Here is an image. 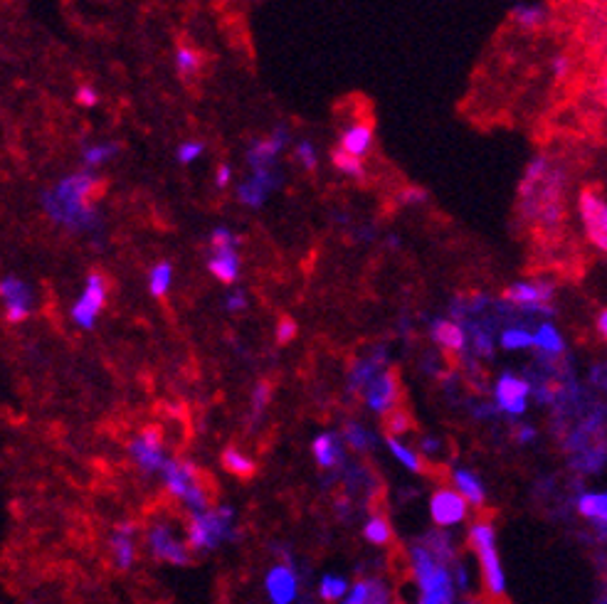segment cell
I'll use <instances>...</instances> for the list:
<instances>
[{"label":"cell","mask_w":607,"mask_h":604,"mask_svg":"<svg viewBox=\"0 0 607 604\" xmlns=\"http://www.w3.org/2000/svg\"><path fill=\"white\" fill-rule=\"evenodd\" d=\"M346 604H380L388 602V590L376 580H358L343 597Z\"/></svg>","instance_id":"d4e9b609"},{"label":"cell","mask_w":607,"mask_h":604,"mask_svg":"<svg viewBox=\"0 0 607 604\" xmlns=\"http://www.w3.org/2000/svg\"><path fill=\"white\" fill-rule=\"evenodd\" d=\"M533 348L538 351V356L556 360L566 356V336L561 333V328L551 321H541L533 331Z\"/></svg>","instance_id":"2e32d148"},{"label":"cell","mask_w":607,"mask_h":604,"mask_svg":"<svg viewBox=\"0 0 607 604\" xmlns=\"http://www.w3.org/2000/svg\"><path fill=\"white\" fill-rule=\"evenodd\" d=\"M183 503H186L190 511H205L208 508V494H205V486L200 484V479H195L190 484L186 496H183Z\"/></svg>","instance_id":"74e56055"},{"label":"cell","mask_w":607,"mask_h":604,"mask_svg":"<svg viewBox=\"0 0 607 604\" xmlns=\"http://www.w3.org/2000/svg\"><path fill=\"white\" fill-rule=\"evenodd\" d=\"M595 331H598V336L603 338V341H607V309L595 316Z\"/></svg>","instance_id":"db71d44e"},{"label":"cell","mask_w":607,"mask_h":604,"mask_svg":"<svg viewBox=\"0 0 607 604\" xmlns=\"http://www.w3.org/2000/svg\"><path fill=\"white\" fill-rule=\"evenodd\" d=\"M363 535H366L368 543L385 545V543H390V538H393V531H390L388 521H385L383 516H373L371 521L363 526Z\"/></svg>","instance_id":"836d02e7"},{"label":"cell","mask_w":607,"mask_h":604,"mask_svg":"<svg viewBox=\"0 0 607 604\" xmlns=\"http://www.w3.org/2000/svg\"><path fill=\"white\" fill-rule=\"evenodd\" d=\"M146 540H149V550L156 560H166V563L173 565H188L190 545H183L168 526H161V523L153 526L149 535H146Z\"/></svg>","instance_id":"8fae6325"},{"label":"cell","mask_w":607,"mask_h":604,"mask_svg":"<svg viewBox=\"0 0 607 604\" xmlns=\"http://www.w3.org/2000/svg\"><path fill=\"white\" fill-rule=\"evenodd\" d=\"M331 161H334L336 171H341L343 176H351V178H363L366 176V171H363V158L353 156V153L343 151L339 146L334 153H331Z\"/></svg>","instance_id":"1f68e13d"},{"label":"cell","mask_w":607,"mask_h":604,"mask_svg":"<svg viewBox=\"0 0 607 604\" xmlns=\"http://www.w3.org/2000/svg\"><path fill=\"white\" fill-rule=\"evenodd\" d=\"M287 141H289L287 131L277 129L272 136H267V139L255 141V146H252L250 153H247V161H250L252 168L274 166V161H277V156L282 153L284 143Z\"/></svg>","instance_id":"d6986e66"},{"label":"cell","mask_w":607,"mask_h":604,"mask_svg":"<svg viewBox=\"0 0 607 604\" xmlns=\"http://www.w3.org/2000/svg\"><path fill=\"white\" fill-rule=\"evenodd\" d=\"M511 20L524 30H536L546 20V10L536 3H519L511 10Z\"/></svg>","instance_id":"4316f807"},{"label":"cell","mask_w":607,"mask_h":604,"mask_svg":"<svg viewBox=\"0 0 607 604\" xmlns=\"http://www.w3.org/2000/svg\"><path fill=\"white\" fill-rule=\"evenodd\" d=\"M385 442H388L390 454H393V457L398 459V462L403 464L405 469H408V471H413V474H420V471H422L420 457H418V454L413 452V449H408V447H405V444L400 442V437H395V434H388V439H385Z\"/></svg>","instance_id":"4dcf8cb0"},{"label":"cell","mask_w":607,"mask_h":604,"mask_svg":"<svg viewBox=\"0 0 607 604\" xmlns=\"http://www.w3.org/2000/svg\"><path fill=\"white\" fill-rule=\"evenodd\" d=\"M235 511L230 506H220L215 511H193L188 523V545L190 550H213L220 540L230 535V523Z\"/></svg>","instance_id":"277c9868"},{"label":"cell","mask_w":607,"mask_h":604,"mask_svg":"<svg viewBox=\"0 0 607 604\" xmlns=\"http://www.w3.org/2000/svg\"><path fill=\"white\" fill-rule=\"evenodd\" d=\"M225 304H228V311H232V314H237V311H245L247 309L245 291H235V294H230Z\"/></svg>","instance_id":"f907efd6"},{"label":"cell","mask_w":607,"mask_h":604,"mask_svg":"<svg viewBox=\"0 0 607 604\" xmlns=\"http://www.w3.org/2000/svg\"><path fill=\"white\" fill-rule=\"evenodd\" d=\"M230 180H232V168L228 166V163L218 166V173H215V185H218V188H228Z\"/></svg>","instance_id":"f5cc1de1"},{"label":"cell","mask_w":607,"mask_h":604,"mask_svg":"<svg viewBox=\"0 0 607 604\" xmlns=\"http://www.w3.org/2000/svg\"><path fill=\"white\" fill-rule=\"evenodd\" d=\"M469 506H472V503L459 494L457 489L435 491L430 498L432 521H435L440 528L459 526L462 521H467Z\"/></svg>","instance_id":"30bf717a"},{"label":"cell","mask_w":607,"mask_h":604,"mask_svg":"<svg viewBox=\"0 0 607 604\" xmlns=\"http://www.w3.org/2000/svg\"><path fill=\"white\" fill-rule=\"evenodd\" d=\"M75 99H77L79 107L94 109V107H97V104H99V92L92 87V84H82V87L77 89Z\"/></svg>","instance_id":"f6af8a7d"},{"label":"cell","mask_w":607,"mask_h":604,"mask_svg":"<svg viewBox=\"0 0 607 604\" xmlns=\"http://www.w3.org/2000/svg\"><path fill=\"white\" fill-rule=\"evenodd\" d=\"M311 452H314L316 464H319L321 469H334L343 459V449L339 444V437H336L334 432L319 434V437L314 439V444H311Z\"/></svg>","instance_id":"603a6c76"},{"label":"cell","mask_w":607,"mask_h":604,"mask_svg":"<svg viewBox=\"0 0 607 604\" xmlns=\"http://www.w3.org/2000/svg\"><path fill=\"white\" fill-rule=\"evenodd\" d=\"M0 296L5 304H30V289L15 277H5L0 284Z\"/></svg>","instance_id":"d6a6232c"},{"label":"cell","mask_w":607,"mask_h":604,"mask_svg":"<svg viewBox=\"0 0 607 604\" xmlns=\"http://www.w3.org/2000/svg\"><path fill=\"white\" fill-rule=\"evenodd\" d=\"M499 346L509 353L529 351V348H533V331H529V328H521V326L504 328L499 336Z\"/></svg>","instance_id":"484cf974"},{"label":"cell","mask_w":607,"mask_h":604,"mask_svg":"<svg viewBox=\"0 0 607 604\" xmlns=\"http://www.w3.org/2000/svg\"><path fill=\"white\" fill-rule=\"evenodd\" d=\"M265 590L274 604H289L297 597V575L289 565H277L267 572Z\"/></svg>","instance_id":"9a60e30c"},{"label":"cell","mask_w":607,"mask_h":604,"mask_svg":"<svg viewBox=\"0 0 607 604\" xmlns=\"http://www.w3.org/2000/svg\"><path fill=\"white\" fill-rule=\"evenodd\" d=\"M240 245V237L232 235L228 227H218V230H213V235H210V247L213 249H230Z\"/></svg>","instance_id":"ab89813d"},{"label":"cell","mask_w":607,"mask_h":604,"mask_svg":"<svg viewBox=\"0 0 607 604\" xmlns=\"http://www.w3.org/2000/svg\"><path fill=\"white\" fill-rule=\"evenodd\" d=\"M346 592H348V582L339 575H326L319 585L321 600L326 602H339L346 597Z\"/></svg>","instance_id":"e575fe53"},{"label":"cell","mask_w":607,"mask_h":604,"mask_svg":"<svg viewBox=\"0 0 607 604\" xmlns=\"http://www.w3.org/2000/svg\"><path fill=\"white\" fill-rule=\"evenodd\" d=\"M413 575L420 585L422 604H450L455 602V577H452L447 560L437 558L430 545L413 548Z\"/></svg>","instance_id":"7a4b0ae2"},{"label":"cell","mask_w":607,"mask_h":604,"mask_svg":"<svg viewBox=\"0 0 607 604\" xmlns=\"http://www.w3.org/2000/svg\"><path fill=\"white\" fill-rule=\"evenodd\" d=\"M506 304L526 311V314L551 316L553 301H556V284L546 279H521V282L509 284L504 289Z\"/></svg>","instance_id":"5b68a950"},{"label":"cell","mask_w":607,"mask_h":604,"mask_svg":"<svg viewBox=\"0 0 607 604\" xmlns=\"http://www.w3.org/2000/svg\"><path fill=\"white\" fill-rule=\"evenodd\" d=\"M410 429H413V420H410V415H405V412H393V415L388 417V432L395 434V437H403Z\"/></svg>","instance_id":"7bdbcfd3"},{"label":"cell","mask_w":607,"mask_h":604,"mask_svg":"<svg viewBox=\"0 0 607 604\" xmlns=\"http://www.w3.org/2000/svg\"><path fill=\"white\" fill-rule=\"evenodd\" d=\"M163 479H166L168 494L183 501L190 484H193L195 479H200V476L198 469L190 462H176V459H173V462H166V466H163Z\"/></svg>","instance_id":"ac0fdd59"},{"label":"cell","mask_w":607,"mask_h":604,"mask_svg":"<svg viewBox=\"0 0 607 604\" xmlns=\"http://www.w3.org/2000/svg\"><path fill=\"white\" fill-rule=\"evenodd\" d=\"M538 437V429L533 425H519L516 427V442L519 444H533Z\"/></svg>","instance_id":"681fc988"},{"label":"cell","mask_w":607,"mask_h":604,"mask_svg":"<svg viewBox=\"0 0 607 604\" xmlns=\"http://www.w3.org/2000/svg\"><path fill=\"white\" fill-rule=\"evenodd\" d=\"M223 466L230 471V474L240 476V479H250V476L255 474V462H252L250 457H245V454L235 447H228L223 452Z\"/></svg>","instance_id":"f1b7e54d"},{"label":"cell","mask_w":607,"mask_h":604,"mask_svg":"<svg viewBox=\"0 0 607 604\" xmlns=\"http://www.w3.org/2000/svg\"><path fill=\"white\" fill-rule=\"evenodd\" d=\"M297 161L302 163L306 171H314L316 168V148L311 141H302L297 146Z\"/></svg>","instance_id":"bcb514c9"},{"label":"cell","mask_w":607,"mask_h":604,"mask_svg":"<svg viewBox=\"0 0 607 604\" xmlns=\"http://www.w3.org/2000/svg\"><path fill=\"white\" fill-rule=\"evenodd\" d=\"M427 200V193L420 188H405L403 193H400V203L403 205H420Z\"/></svg>","instance_id":"c3c4849f"},{"label":"cell","mask_w":607,"mask_h":604,"mask_svg":"<svg viewBox=\"0 0 607 604\" xmlns=\"http://www.w3.org/2000/svg\"><path fill=\"white\" fill-rule=\"evenodd\" d=\"M578 220L583 227L585 240L600 254H607V198L593 188L580 190Z\"/></svg>","instance_id":"8992f818"},{"label":"cell","mask_w":607,"mask_h":604,"mask_svg":"<svg viewBox=\"0 0 607 604\" xmlns=\"http://www.w3.org/2000/svg\"><path fill=\"white\" fill-rule=\"evenodd\" d=\"M136 526L134 523H121L112 533L109 548H112V558L119 570H129L136 560V543H134Z\"/></svg>","instance_id":"e0dca14e"},{"label":"cell","mask_w":607,"mask_h":604,"mask_svg":"<svg viewBox=\"0 0 607 604\" xmlns=\"http://www.w3.org/2000/svg\"><path fill=\"white\" fill-rule=\"evenodd\" d=\"M472 346H474V353H477V356H484V358L494 356V341L487 331H474Z\"/></svg>","instance_id":"60d3db41"},{"label":"cell","mask_w":607,"mask_h":604,"mask_svg":"<svg viewBox=\"0 0 607 604\" xmlns=\"http://www.w3.org/2000/svg\"><path fill=\"white\" fill-rule=\"evenodd\" d=\"M297 333H299L297 321L289 319V316H284V319L277 323V341L282 343V346L284 343H292L294 338H297Z\"/></svg>","instance_id":"ee69618b"},{"label":"cell","mask_w":607,"mask_h":604,"mask_svg":"<svg viewBox=\"0 0 607 604\" xmlns=\"http://www.w3.org/2000/svg\"><path fill=\"white\" fill-rule=\"evenodd\" d=\"M420 447L425 449V452H435L437 442H435V439H425V442H420Z\"/></svg>","instance_id":"11a10c76"},{"label":"cell","mask_w":607,"mask_h":604,"mask_svg":"<svg viewBox=\"0 0 607 604\" xmlns=\"http://www.w3.org/2000/svg\"><path fill=\"white\" fill-rule=\"evenodd\" d=\"M469 548L474 550L479 560V568H482V580L484 587H487L489 595L494 600H504L506 597V572L504 565H501L499 558V548H496V531L492 523L479 521L469 528L467 533Z\"/></svg>","instance_id":"3957f363"},{"label":"cell","mask_w":607,"mask_h":604,"mask_svg":"<svg viewBox=\"0 0 607 604\" xmlns=\"http://www.w3.org/2000/svg\"><path fill=\"white\" fill-rule=\"evenodd\" d=\"M432 341H435L437 346L445 348V351L462 353L464 348H467L469 338H467V331H464L459 323L447 321V319H437L435 323H432Z\"/></svg>","instance_id":"44dd1931"},{"label":"cell","mask_w":607,"mask_h":604,"mask_svg":"<svg viewBox=\"0 0 607 604\" xmlns=\"http://www.w3.org/2000/svg\"><path fill=\"white\" fill-rule=\"evenodd\" d=\"M171 279H173V267L171 262H158L156 267L149 272V291L153 299H163L171 289Z\"/></svg>","instance_id":"f546056e"},{"label":"cell","mask_w":607,"mask_h":604,"mask_svg":"<svg viewBox=\"0 0 607 604\" xmlns=\"http://www.w3.org/2000/svg\"><path fill=\"white\" fill-rule=\"evenodd\" d=\"M551 70H553V74H556L558 79H563V77H566V74L570 72V60H568V57L558 55L556 60L551 62Z\"/></svg>","instance_id":"816d5d0a"},{"label":"cell","mask_w":607,"mask_h":604,"mask_svg":"<svg viewBox=\"0 0 607 604\" xmlns=\"http://www.w3.org/2000/svg\"><path fill=\"white\" fill-rule=\"evenodd\" d=\"M339 146L343 151L353 153V156L366 158L373 148V126L366 124V121H356V124H351L343 131Z\"/></svg>","instance_id":"ffe728a7"},{"label":"cell","mask_w":607,"mask_h":604,"mask_svg":"<svg viewBox=\"0 0 607 604\" xmlns=\"http://www.w3.org/2000/svg\"><path fill=\"white\" fill-rule=\"evenodd\" d=\"M605 104H607V82H605Z\"/></svg>","instance_id":"9f6ffc18"},{"label":"cell","mask_w":607,"mask_h":604,"mask_svg":"<svg viewBox=\"0 0 607 604\" xmlns=\"http://www.w3.org/2000/svg\"><path fill=\"white\" fill-rule=\"evenodd\" d=\"M343 439H346L356 452H363V449L371 444V434H368L361 425H356V422H348V425L343 427Z\"/></svg>","instance_id":"8d00e7d4"},{"label":"cell","mask_w":607,"mask_h":604,"mask_svg":"<svg viewBox=\"0 0 607 604\" xmlns=\"http://www.w3.org/2000/svg\"><path fill=\"white\" fill-rule=\"evenodd\" d=\"M210 274L223 284H235L240 277V257H237L235 247L230 249H215V254L208 262Z\"/></svg>","instance_id":"7402d4cb"},{"label":"cell","mask_w":607,"mask_h":604,"mask_svg":"<svg viewBox=\"0 0 607 604\" xmlns=\"http://www.w3.org/2000/svg\"><path fill=\"white\" fill-rule=\"evenodd\" d=\"M533 395V383L524 375H516L511 370L501 373L494 383V405L501 415L511 420H521L529 412V400Z\"/></svg>","instance_id":"52a82bcc"},{"label":"cell","mask_w":607,"mask_h":604,"mask_svg":"<svg viewBox=\"0 0 607 604\" xmlns=\"http://www.w3.org/2000/svg\"><path fill=\"white\" fill-rule=\"evenodd\" d=\"M173 65H176V72L181 77H195L200 72V65H203V57L193 47L181 45L176 50V55H173Z\"/></svg>","instance_id":"83f0119b"},{"label":"cell","mask_w":607,"mask_h":604,"mask_svg":"<svg viewBox=\"0 0 607 604\" xmlns=\"http://www.w3.org/2000/svg\"><path fill=\"white\" fill-rule=\"evenodd\" d=\"M104 304H107V279L102 274H89L82 296L72 306V321L79 328H94L97 316L104 311Z\"/></svg>","instance_id":"ba28073f"},{"label":"cell","mask_w":607,"mask_h":604,"mask_svg":"<svg viewBox=\"0 0 607 604\" xmlns=\"http://www.w3.org/2000/svg\"><path fill=\"white\" fill-rule=\"evenodd\" d=\"M203 151H205V143H200V141H186V143H181V146H178V161L183 163V166H188V163H195L198 161L200 156H203Z\"/></svg>","instance_id":"f35d334b"},{"label":"cell","mask_w":607,"mask_h":604,"mask_svg":"<svg viewBox=\"0 0 607 604\" xmlns=\"http://www.w3.org/2000/svg\"><path fill=\"white\" fill-rule=\"evenodd\" d=\"M116 153H119V143H97V146H89L84 151V163L89 168H97L104 161H109V158H114Z\"/></svg>","instance_id":"d590c367"},{"label":"cell","mask_w":607,"mask_h":604,"mask_svg":"<svg viewBox=\"0 0 607 604\" xmlns=\"http://www.w3.org/2000/svg\"><path fill=\"white\" fill-rule=\"evenodd\" d=\"M129 454L141 471L153 474V471H163L166 466V454H163V434L158 427H146L134 442L129 444Z\"/></svg>","instance_id":"9c48e42d"},{"label":"cell","mask_w":607,"mask_h":604,"mask_svg":"<svg viewBox=\"0 0 607 604\" xmlns=\"http://www.w3.org/2000/svg\"><path fill=\"white\" fill-rule=\"evenodd\" d=\"M279 183V178L274 176L272 166H260L252 168V178L245 180V183L237 188V200L250 208H260L265 203V198L269 195V190Z\"/></svg>","instance_id":"5bb4252c"},{"label":"cell","mask_w":607,"mask_h":604,"mask_svg":"<svg viewBox=\"0 0 607 604\" xmlns=\"http://www.w3.org/2000/svg\"><path fill=\"white\" fill-rule=\"evenodd\" d=\"M398 397V378H395V373H390V370L388 373H378L366 388V405L371 407L376 415H388V412H393Z\"/></svg>","instance_id":"7c38bea8"},{"label":"cell","mask_w":607,"mask_h":604,"mask_svg":"<svg viewBox=\"0 0 607 604\" xmlns=\"http://www.w3.org/2000/svg\"><path fill=\"white\" fill-rule=\"evenodd\" d=\"M267 402H269V383L267 380H262V383L255 388V392H252V420H257V417L262 415Z\"/></svg>","instance_id":"b9f144b4"},{"label":"cell","mask_w":607,"mask_h":604,"mask_svg":"<svg viewBox=\"0 0 607 604\" xmlns=\"http://www.w3.org/2000/svg\"><path fill=\"white\" fill-rule=\"evenodd\" d=\"M30 316V304H5V321L23 323Z\"/></svg>","instance_id":"7dc6e473"},{"label":"cell","mask_w":607,"mask_h":604,"mask_svg":"<svg viewBox=\"0 0 607 604\" xmlns=\"http://www.w3.org/2000/svg\"><path fill=\"white\" fill-rule=\"evenodd\" d=\"M99 188L102 180L94 178L92 173H75L62 180L55 193L47 195L45 210L65 225H87L94 215V210L89 208L92 195L99 193Z\"/></svg>","instance_id":"6da1fadb"},{"label":"cell","mask_w":607,"mask_h":604,"mask_svg":"<svg viewBox=\"0 0 607 604\" xmlns=\"http://www.w3.org/2000/svg\"><path fill=\"white\" fill-rule=\"evenodd\" d=\"M575 511L600 535H607V491L585 489L575 496Z\"/></svg>","instance_id":"4fadbf2b"},{"label":"cell","mask_w":607,"mask_h":604,"mask_svg":"<svg viewBox=\"0 0 607 604\" xmlns=\"http://www.w3.org/2000/svg\"><path fill=\"white\" fill-rule=\"evenodd\" d=\"M452 481H455V489L467 498L472 506H484V501H487V489H484L482 479H479L474 471L469 469H455V474H452Z\"/></svg>","instance_id":"cb8c5ba5"}]
</instances>
